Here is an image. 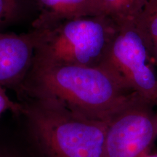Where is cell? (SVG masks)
Instances as JSON below:
<instances>
[{
    "label": "cell",
    "instance_id": "6da1fadb",
    "mask_svg": "<svg viewBox=\"0 0 157 157\" xmlns=\"http://www.w3.org/2000/svg\"><path fill=\"white\" fill-rule=\"evenodd\" d=\"M135 93L103 66L32 64L17 94L52 100L76 114L109 123Z\"/></svg>",
    "mask_w": 157,
    "mask_h": 157
},
{
    "label": "cell",
    "instance_id": "7a4b0ae2",
    "mask_svg": "<svg viewBox=\"0 0 157 157\" xmlns=\"http://www.w3.org/2000/svg\"><path fill=\"white\" fill-rule=\"evenodd\" d=\"M24 111L46 157H101L108 123L72 112L58 102L27 98Z\"/></svg>",
    "mask_w": 157,
    "mask_h": 157
},
{
    "label": "cell",
    "instance_id": "3957f363",
    "mask_svg": "<svg viewBox=\"0 0 157 157\" xmlns=\"http://www.w3.org/2000/svg\"><path fill=\"white\" fill-rule=\"evenodd\" d=\"M117 29L105 15L63 21L46 29L32 64L99 66Z\"/></svg>",
    "mask_w": 157,
    "mask_h": 157
},
{
    "label": "cell",
    "instance_id": "277c9868",
    "mask_svg": "<svg viewBox=\"0 0 157 157\" xmlns=\"http://www.w3.org/2000/svg\"><path fill=\"white\" fill-rule=\"evenodd\" d=\"M144 41L134 23L118 26L99 66L113 72L129 91L157 104V77Z\"/></svg>",
    "mask_w": 157,
    "mask_h": 157
},
{
    "label": "cell",
    "instance_id": "5b68a950",
    "mask_svg": "<svg viewBox=\"0 0 157 157\" xmlns=\"http://www.w3.org/2000/svg\"><path fill=\"white\" fill-rule=\"evenodd\" d=\"M154 104L135 93L109 121L101 157H145L157 137Z\"/></svg>",
    "mask_w": 157,
    "mask_h": 157
},
{
    "label": "cell",
    "instance_id": "8992f818",
    "mask_svg": "<svg viewBox=\"0 0 157 157\" xmlns=\"http://www.w3.org/2000/svg\"><path fill=\"white\" fill-rule=\"evenodd\" d=\"M45 33L46 29H32L21 34L0 31V86L19 93Z\"/></svg>",
    "mask_w": 157,
    "mask_h": 157
},
{
    "label": "cell",
    "instance_id": "52a82bcc",
    "mask_svg": "<svg viewBox=\"0 0 157 157\" xmlns=\"http://www.w3.org/2000/svg\"><path fill=\"white\" fill-rule=\"evenodd\" d=\"M39 14L34 29H51L63 21L103 15L102 0H33Z\"/></svg>",
    "mask_w": 157,
    "mask_h": 157
},
{
    "label": "cell",
    "instance_id": "ba28073f",
    "mask_svg": "<svg viewBox=\"0 0 157 157\" xmlns=\"http://www.w3.org/2000/svg\"><path fill=\"white\" fill-rule=\"evenodd\" d=\"M134 24L157 66V0H147Z\"/></svg>",
    "mask_w": 157,
    "mask_h": 157
},
{
    "label": "cell",
    "instance_id": "9c48e42d",
    "mask_svg": "<svg viewBox=\"0 0 157 157\" xmlns=\"http://www.w3.org/2000/svg\"><path fill=\"white\" fill-rule=\"evenodd\" d=\"M147 0H102L103 15L117 26L134 23Z\"/></svg>",
    "mask_w": 157,
    "mask_h": 157
},
{
    "label": "cell",
    "instance_id": "30bf717a",
    "mask_svg": "<svg viewBox=\"0 0 157 157\" xmlns=\"http://www.w3.org/2000/svg\"><path fill=\"white\" fill-rule=\"evenodd\" d=\"M33 0H0V31L17 23L28 14Z\"/></svg>",
    "mask_w": 157,
    "mask_h": 157
},
{
    "label": "cell",
    "instance_id": "8fae6325",
    "mask_svg": "<svg viewBox=\"0 0 157 157\" xmlns=\"http://www.w3.org/2000/svg\"><path fill=\"white\" fill-rule=\"evenodd\" d=\"M7 111L15 114H23L24 107L23 103H16L10 99L5 93V88L0 86V117Z\"/></svg>",
    "mask_w": 157,
    "mask_h": 157
},
{
    "label": "cell",
    "instance_id": "7c38bea8",
    "mask_svg": "<svg viewBox=\"0 0 157 157\" xmlns=\"http://www.w3.org/2000/svg\"><path fill=\"white\" fill-rule=\"evenodd\" d=\"M145 157H157V154H153V155H146Z\"/></svg>",
    "mask_w": 157,
    "mask_h": 157
},
{
    "label": "cell",
    "instance_id": "4fadbf2b",
    "mask_svg": "<svg viewBox=\"0 0 157 157\" xmlns=\"http://www.w3.org/2000/svg\"><path fill=\"white\" fill-rule=\"evenodd\" d=\"M156 123H157V113H156Z\"/></svg>",
    "mask_w": 157,
    "mask_h": 157
}]
</instances>
